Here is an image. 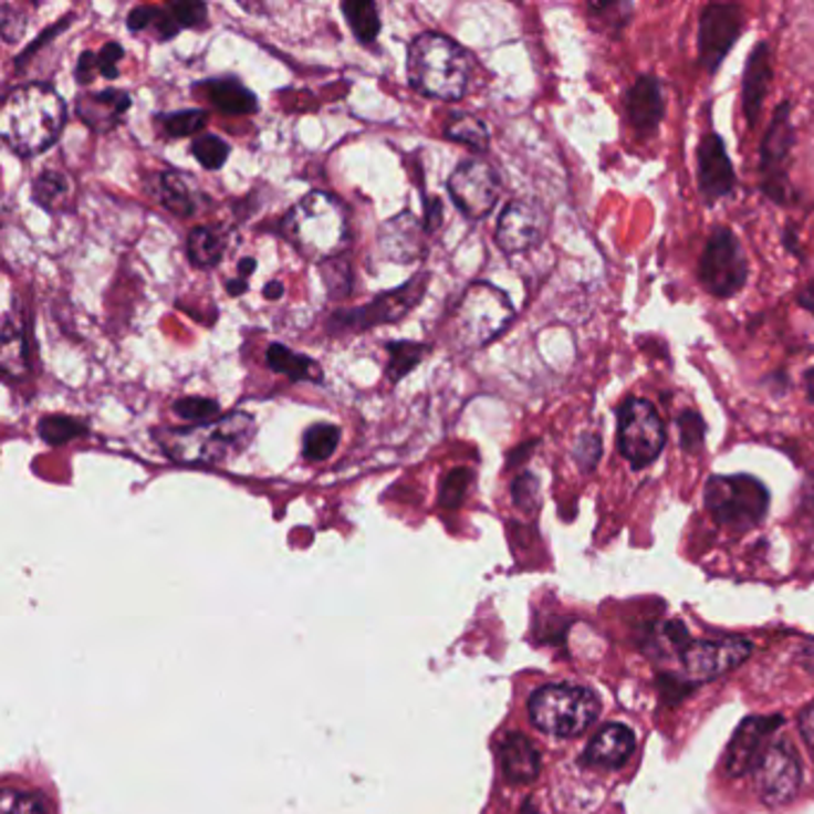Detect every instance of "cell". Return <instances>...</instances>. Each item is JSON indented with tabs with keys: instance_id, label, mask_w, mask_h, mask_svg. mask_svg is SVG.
<instances>
[{
	"instance_id": "cell-14",
	"label": "cell",
	"mask_w": 814,
	"mask_h": 814,
	"mask_svg": "<svg viewBox=\"0 0 814 814\" xmlns=\"http://www.w3.org/2000/svg\"><path fill=\"white\" fill-rule=\"evenodd\" d=\"M743 34V8L735 3H712L700 14L698 51L707 72H717L723 58Z\"/></svg>"
},
{
	"instance_id": "cell-11",
	"label": "cell",
	"mask_w": 814,
	"mask_h": 814,
	"mask_svg": "<svg viewBox=\"0 0 814 814\" xmlns=\"http://www.w3.org/2000/svg\"><path fill=\"white\" fill-rule=\"evenodd\" d=\"M791 103H781L779 111L772 119V125L766 129V137L762 142V158H760V173H762V189L769 199L776 204H789V160H791V148L795 144V132L791 127Z\"/></svg>"
},
{
	"instance_id": "cell-19",
	"label": "cell",
	"mask_w": 814,
	"mask_h": 814,
	"mask_svg": "<svg viewBox=\"0 0 814 814\" xmlns=\"http://www.w3.org/2000/svg\"><path fill=\"white\" fill-rule=\"evenodd\" d=\"M626 115L643 137H650L665 119V94H661V84L653 74H645L636 84L630 86L626 96Z\"/></svg>"
},
{
	"instance_id": "cell-31",
	"label": "cell",
	"mask_w": 814,
	"mask_h": 814,
	"mask_svg": "<svg viewBox=\"0 0 814 814\" xmlns=\"http://www.w3.org/2000/svg\"><path fill=\"white\" fill-rule=\"evenodd\" d=\"M445 137L463 146H471L476 150H488L490 146V132L486 123L469 113L451 115L445 125Z\"/></svg>"
},
{
	"instance_id": "cell-43",
	"label": "cell",
	"mask_w": 814,
	"mask_h": 814,
	"mask_svg": "<svg viewBox=\"0 0 814 814\" xmlns=\"http://www.w3.org/2000/svg\"><path fill=\"white\" fill-rule=\"evenodd\" d=\"M0 814H49L36 795L6 791L0 797Z\"/></svg>"
},
{
	"instance_id": "cell-7",
	"label": "cell",
	"mask_w": 814,
	"mask_h": 814,
	"mask_svg": "<svg viewBox=\"0 0 814 814\" xmlns=\"http://www.w3.org/2000/svg\"><path fill=\"white\" fill-rule=\"evenodd\" d=\"M705 504L719 525L748 531L769 509V490L752 476H712L705 488Z\"/></svg>"
},
{
	"instance_id": "cell-34",
	"label": "cell",
	"mask_w": 814,
	"mask_h": 814,
	"mask_svg": "<svg viewBox=\"0 0 814 814\" xmlns=\"http://www.w3.org/2000/svg\"><path fill=\"white\" fill-rule=\"evenodd\" d=\"M86 432H88V426L84 424V420L72 418V416L60 414V416H43L39 420L41 440L51 447L67 445L72 440H77V437H84Z\"/></svg>"
},
{
	"instance_id": "cell-50",
	"label": "cell",
	"mask_w": 814,
	"mask_h": 814,
	"mask_svg": "<svg viewBox=\"0 0 814 814\" xmlns=\"http://www.w3.org/2000/svg\"><path fill=\"white\" fill-rule=\"evenodd\" d=\"M98 72V53H92V51H84L80 63H77V70H74V77H77L80 84H88Z\"/></svg>"
},
{
	"instance_id": "cell-54",
	"label": "cell",
	"mask_w": 814,
	"mask_h": 814,
	"mask_svg": "<svg viewBox=\"0 0 814 814\" xmlns=\"http://www.w3.org/2000/svg\"><path fill=\"white\" fill-rule=\"evenodd\" d=\"M249 290V282L244 278H237V280H228V294L230 296H241Z\"/></svg>"
},
{
	"instance_id": "cell-51",
	"label": "cell",
	"mask_w": 814,
	"mask_h": 814,
	"mask_svg": "<svg viewBox=\"0 0 814 814\" xmlns=\"http://www.w3.org/2000/svg\"><path fill=\"white\" fill-rule=\"evenodd\" d=\"M442 225V201L440 199H426V216H424V228L426 232H435Z\"/></svg>"
},
{
	"instance_id": "cell-45",
	"label": "cell",
	"mask_w": 814,
	"mask_h": 814,
	"mask_svg": "<svg viewBox=\"0 0 814 814\" xmlns=\"http://www.w3.org/2000/svg\"><path fill=\"white\" fill-rule=\"evenodd\" d=\"M576 461L583 471H593L602 457V442L597 435H583L576 445Z\"/></svg>"
},
{
	"instance_id": "cell-46",
	"label": "cell",
	"mask_w": 814,
	"mask_h": 814,
	"mask_svg": "<svg viewBox=\"0 0 814 814\" xmlns=\"http://www.w3.org/2000/svg\"><path fill=\"white\" fill-rule=\"evenodd\" d=\"M125 58V49L119 43H105L98 53V74L103 80H115L119 74V60Z\"/></svg>"
},
{
	"instance_id": "cell-1",
	"label": "cell",
	"mask_w": 814,
	"mask_h": 814,
	"mask_svg": "<svg viewBox=\"0 0 814 814\" xmlns=\"http://www.w3.org/2000/svg\"><path fill=\"white\" fill-rule=\"evenodd\" d=\"M65 117V101L53 86L24 84L12 88L3 103L0 137L18 156H36L58 142Z\"/></svg>"
},
{
	"instance_id": "cell-6",
	"label": "cell",
	"mask_w": 814,
	"mask_h": 814,
	"mask_svg": "<svg viewBox=\"0 0 814 814\" xmlns=\"http://www.w3.org/2000/svg\"><path fill=\"white\" fill-rule=\"evenodd\" d=\"M528 712L542 733L576 738L597 719L599 700L591 688L552 683L533 692Z\"/></svg>"
},
{
	"instance_id": "cell-18",
	"label": "cell",
	"mask_w": 814,
	"mask_h": 814,
	"mask_svg": "<svg viewBox=\"0 0 814 814\" xmlns=\"http://www.w3.org/2000/svg\"><path fill=\"white\" fill-rule=\"evenodd\" d=\"M698 185L707 201L729 196L735 187L733 163L717 132H707L698 146Z\"/></svg>"
},
{
	"instance_id": "cell-4",
	"label": "cell",
	"mask_w": 814,
	"mask_h": 814,
	"mask_svg": "<svg viewBox=\"0 0 814 814\" xmlns=\"http://www.w3.org/2000/svg\"><path fill=\"white\" fill-rule=\"evenodd\" d=\"M282 234L306 255L327 261L349 244V222L344 206L325 191H311L282 220Z\"/></svg>"
},
{
	"instance_id": "cell-8",
	"label": "cell",
	"mask_w": 814,
	"mask_h": 814,
	"mask_svg": "<svg viewBox=\"0 0 814 814\" xmlns=\"http://www.w3.org/2000/svg\"><path fill=\"white\" fill-rule=\"evenodd\" d=\"M616 447L633 469H645L667 447L665 420L647 399L630 397L616 414Z\"/></svg>"
},
{
	"instance_id": "cell-48",
	"label": "cell",
	"mask_w": 814,
	"mask_h": 814,
	"mask_svg": "<svg viewBox=\"0 0 814 814\" xmlns=\"http://www.w3.org/2000/svg\"><path fill=\"white\" fill-rule=\"evenodd\" d=\"M24 27H27V20L22 18V14L14 12L12 6H3V22H0V32H3V39L8 43L20 41L22 34H24Z\"/></svg>"
},
{
	"instance_id": "cell-42",
	"label": "cell",
	"mask_w": 814,
	"mask_h": 814,
	"mask_svg": "<svg viewBox=\"0 0 814 814\" xmlns=\"http://www.w3.org/2000/svg\"><path fill=\"white\" fill-rule=\"evenodd\" d=\"M587 10H591L593 20H602V29H607L612 34H619L624 24L628 22V14L633 8L622 3H595Z\"/></svg>"
},
{
	"instance_id": "cell-32",
	"label": "cell",
	"mask_w": 814,
	"mask_h": 814,
	"mask_svg": "<svg viewBox=\"0 0 814 814\" xmlns=\"http://www.w3.org/2000/svg\"><path fill=\"white\" fill-rule=\"evenodd\" d=\"M342 12L349 20L352 32L361 43H373L380 34V14L378 6L371 0H346L342 3Z\"/></svg>"
},
{
	"instance_id": "cell-33",
	"label": "cell",
	"mask_w": 814,
	"mask_h": 814,
	"mask_svg": "<svg viewBox=\"0 0 814 814\" xmlns=\"http://www.w3.org/2000/svg\"><path fill=\"white\" fill-rule=\"evenodd\" d=\"M387 354H389L387 380L395 385L424 361V356L428 354V346L418 342H389Z\"/></svg>"
},
{
	"instance_id": "cell-24",
	"label": "cell",
	"mask_w": 814,
	"mask_h": 814,
	"mask_svg": "<svg viewBox=\"0 0 814 814\" xmlns=\"http://www.w3.org/2000/svg\"><path fill=\"white\" fill-rule=\"evenodd\" d=\"M500 762L507 781L516 783V786L535 781L542 766L538 748L521 733H509L504 738L500 745Z\"/></svg>"
},
{
	"instance_id": "cell-40",
	"label": "cell",
	"mask_w": 814,
	"mask_h": 814,
	"mask_svg": "<svg viewBox=\"0 0 814 814\" xmlns=\"http://www.w3.org/2000/svg\"><path fill=\"white\" fill-rule=\"evenodd\" d=\"M705 432H707V426L698 411L688 409L678 416V435H681V447L688 451V455H696V451L702 449Z\"/></svg>"
},
{
	"instance_id": "cell-55",
	"label": "cell",
	"mask_w": 814,
	"mask_h": 814,
	"mask_svg": "<svg viewBox=\"0 0 814 814\" xmlns=\"http://www.w3.org/2000/svg\"><path fill=\"white\" fill-rule=\"evenodd\" d=\"M263 294H265V299H280L284 294V288L280 282H270V284H265Z\"/></svg>"
},
{
	"instance_id": "cell-16",
	"label": "cell",
	"mask_w": 814,
	"mask_h": 814,
	"mask_svg": "<svg viewBox=\"0 0 814 814\" xmlns=\"http://www.w3.org/2000/svg\"><path fill=\"white\" fill-rule=\"evenodd\" d=\"M752 645L743 638H723V640H698L686 647L683 665L692 678L710 681V678L723 676L741 667L750 657Z\"/></svg>"
},
{
	"instance_id": "cell-52",
	"label": "cell",
	"mask_w": 814,
	"mask_h": 814,
	"mask_svg": "<svg viewBox=\"0 0 814 814\" xmlns=\"http://www.w3.org/2000/svg\"><path fill=\"white\" fill-rule=\"evenodd\" d=\"M801 731L805 735V741L810 745H814V702L807 707V710L801 717Z\"/></svg>"
},
{
	"instance_id": "cell-5",
	"label": "cell",
	"mask_w": 814,
	"mask_h": 814,
	"mask_svg": "<svg viewBox=\"0 0 814 814\" xmlns=\"http://www.w3.org/2000/svg\"><path fill=\"white\" fill-rule=\"evenodd\" d=\"M514 315L511 299L500 288L490 282H473L459 299L451 333L463 349H480L502 335Z\"/></svg>"
},
{
	"instance_id": "cell-49",
	"label": "cell",
	"mask_w": 814,
	"mask_h": 814,
	"mask_svg": "<svg viewBox=\"0 0 814 814\" xmlns=\"http://www.w3.org/2000/svg\"><path fill=\"white\" fill-rule=\"evenodd\" d=\"M156 14H158V8H154V6H139V8H134V10L129 12V18H127L129 32H146V29L154 27Z\"/></svg>"
},
{
	"instance_id": "cell-2",
	"label": "cell",
	"mask_w": 814,
	"mask_h": 814,
	"mask_svg": "<svg viewBox=\"0 0 814 814\" xmlns=\"http://www.w3.org/2000/svg\"><path fill=\"white\" fill-rule=\"evenodd\" d=\"M255 435V420L244 411H232L213 424L154 430L160 449L177 463L210 466L247 449Z\"/></svg>"
},
{
	"instance_id": "cell-3",
	"label": "cell",
	"mask_w": 814,
	"mask_h": 814,
	"mask_svg": "<svg viewBox=\"0 0 814 814\" xmlns=\"http://www.w3.org/2000/svg\"><path fill=\"white\" fill-rule=\"evenodd\" d=\"M406 70L416 92L440 101H459L469 88L473 60L449 36L426 32L411 41Z\"/></svg>"
},
{
	"instance_id": "cell-38",
	"label": "cell",
	"mask_w": 814,
	"mask_h": 814,
	"mask_svg": "<svg viewBox=\"0 0 814 814\" xmlns=\"http://www.w3.org/2000/svg\"><path fill=\"white\" fill-rule=\"evenodd\" d=\"M173 411L194 426H206L220 418V404L206 397H182L173 404Z\"/></svg>"
},
{
	"instance_id": "cell-12",
	"label": "cell",
	"mask_w": 814,
	"mask_h": 814,
	"mask_svg": "<svg viewBox=\"0 0 814 814\" xmlns=\"http://www.w3.org/2000/svg\"><path fill=\"white\" fill-rule=\"evenodd\" d=\"M449 196L451 201L466 218L480 220L490 216V210L500 199V175L490 163L471 158L463 160L449 177Z\"/></svg>"
},
{
	"instance_id": "cell-13",
	"label": "cell",
	"mask_w": 814,
	"mask_h": 814,
	"mask_svg": "<svg viewBox=\"0 0 814 814\" xmlns=\"http://www.w3.org/2000/svg\"><path fill=\"white\" fill-rule=\"evenodd\" d=\"M755 783L764 805L781 807L791 803L803 783V766L795 748L786 741L769 745L755 769Z\"/></svg>"
},
{
	"instance_id": "cell-56",
	"label": "cell",
	"mask_w": 814,
	"mask_h": 814,
	"mask_svg": "<svg viewBox=\"0 0 814 814\" xmlns=\"http://www.w3.org/2000/svg\"><path fill=\"white\" fill-rule=\"evenodd\" d=\"M253 270H255V261L253 259H241L239 261V275L244 278V280L253 273Z\"/></svg>"
},
{
	"instance_id": "cell-20",
	"label": "cell",
	"mask_w": 814,
	"mask_h": 814,
	"mask_svg": "<svg viewBox=\"0 0 814 814\" xmlns=\"http://www.w3.org/2000/svg\"><path fill=\"white\" fill-rule=\"evenodd\" d=\"M132 98L119 88H103L96 94H82L77 98V115L82 123L98 134L115 129L123 123V115L129 111Z\"/></svg>"
},
{
	"instance_id": "cell-39",
	"label": "cell",
	"mask_w": 814,
	"mask_h": 814,
	"mask_svg": "<svg viewBox=\"0 0 814 814\" xmlns=\"http://www.w3.org/2000/svg\"><path fill=\"white\" fill-rule=\"evenodd\" d=\"M191 154L206 170H220L230 156V146L225 139L216 137V134H199L191 142Z\"/></svg>"
},
{
	"instance_id": "cell-9",
	"label": "cell",
	"mask_w": 814,
	"mask_h": 814,
	"mask_svg": "<svg viewBox=\"0 0 814 814\" xmlns=\"http://www.w3.org/2000/svg\"><path fill=\"white\" fill-rule=\"evenodd\" d=\"M698 278L702 288L717 299H729L741 292L748 282V259L738 237L717 228L702 251Z\"/></svg>"
},
{
	"instance_id": "cell-28",
	"label": "cell",
	"mask_w": 814,
	"mask_h": 814,
	"mask_svg": "<svg viewBox=\"0 0 814 814\" xmlns=\"http://www.w3.org/2000/svg\"><path fill=\"white\" fill-rule=\"evenodd\" d=\"M32 191H34V201L43 210H49V213H70L74 206V189H72L70 177L60 170L41 173L34 179Z\"/></svg>"
},
{
	"instance_id": "cell-27",
	"label": "cell",
	"mask_w": 814,
	"mask_h": 814,
	"mask_svg": "<svg viewBox=\"0 0 814 814\" xmlns=\"http://www.w3.org/2000/svg\"><path fill=\"white\" fill-rule=\"evenodd\" d=\"M206 92L210 103L218 111L228 115H251L259 108V101L249 92V88L234 77H220L206 82Z\"/></svg>"
},
{
	"instance_id": "cell-21",
	"label": "cell",
	"mask_w": 814,
	"mask_h": 814,
	"mask_svg": "<svg viewBox=\"0 0 814 814\" xmlns=\"http://www.w3.org/2000/svg\"><path fill=\"white\" fill-rule=\"evenodd\" d=\"M636 750V735L624 723H607L587 745L583 762L599 769H619Z\"/></svg>"
},
{
	"instance_id": "cell-10",
	"label": "cell",
	"mask_w": 814,
	"mask_h": 814,
	"mask_svg": "<svg viewBox=\"0 0 814 814\" xmlns=\"http://www.w3.org/2000/svg\"><path fill=\"white\" fill-rule=\"evenodd\" d=\"M428 280H430L428 273H420L411 278L409 282H404L401 288L373 299L366 309L335 313L333 319H330V330H333V333H337V330H352V327L366 330V327H375L383 323H397L406 319V315L416 309L418 301L424 299Z\"/></svg>"
},
{
	"instance_id": "cell-53",
	"label": "cell",
	"mask_w": 814,
	"mask_h": 814,
	"mask_svg": "<svg viewBox=\"0 0 814 814\" xmlns=\"http://www.w3.org/2000/svg\"><path fill=\"white\" fill-rule=\"evenodd\" d=\"M797 301H801V304H803L807 311H812V313H814V280H810V282H807V288L801 292V296H797Z\"/></svg>"
},
{
	"instance_id": "cell-47",
	"label": "cell",
	"mask_w": 814,
	"mask_h": 814,
	"mask_svg": "<svg viewBox=\"0 0 814 814\" xmlns=\"http://www.w3.org/2000/svg\"><path fill=\"white\" fill-rule=\"evenodd\" d=\"M538 478L533 473H521L516 480H514V488H511V492H514V502L521 507V509H531L538 500Z\"/></svg>"
},
{
	"instance_id": "cell-29",
	"label": "cell",
	"mask_w": 814,
	"mask_h": 814,
	"mask_svg": "<svg viewBox=\"0 0 814 814\" xmlns=\"http://www.w3.org/2000/svg\"><path fill=\"white\" fill-rule=\"evenodd\" d=\"M160 201L163 206L170 210L173 216L177 218H191L196 213V201H194V191H191V185L189 179L177 173V170H168L163 173L160 179Z\"/></svg>"
},
{
	"instance_id": "cell-22",
	"label": "cell",
	"mask_w": 814,
	"mask_h": 814,
	"mask_svg": "<svg viewBox=\"0 0 814 814\" xmlns=\"http://www.w3.org/2000/svg\"><path fill=\"white\" fill-rule=\"evenodd\" d=\"M772 77H774V72H772V55H769V46L766 43H758L748 58L745 74H743V111H745V119L750 127L758 125L762 103L766 98Z\"/></svg>"
},
{
	"instance_id": "cell-41",
	"label": "cell",
	"mask_w": 814,
	"mask_h": 814,
	"mask_svg": "<svg viewBox=\"0 0 814 814\" xmlns=\"http://www.w3.org/2000/svg\"><path fill=\"white\" fill-rule=\"evenodd\" d=\"M473 482V471L471 469H455L445 480L440 488V504L447 509H455L463 502L466 492H469Z\"/></svg>"
},
{
	"instance_id": "cell-17",
	"label": "cell",
	"mask_w": 814,
	"mask_h": 814,
	"mask_svg": "<svg viewBox=\"0 0 814 814\" xmlns=\"http://www.w3.org/2000/svg\"><path fill=\"white\" fill-rule=\"evenodd\" d=\"M781 717H748L735 729L727 750V772L731 776H745L758 769L766 752V738L781 727Z\"/></svg>"
},
{
	"instance_id": "cell-25",
	"label": "cell",
	"mask_w": 814,
	"mask_h": 814,
	"mask_svg": "<svg viewBox=\"0 0 814 814\" xmlns=\"http://www.w3.org/2000/svg\"><path fill=\"white\" fill-rule=\"evenodd\" d=\"M265 364L270 371L288 375L292 383H321L323 371L313 358L288 349L284 344H270L265 352Z\"/></svg>"
},
{
	"instance_id": "cell-36",
	"label": "cell",
	"mask_w": 814,
	"mask_h": 814,
	"mask_svg": "<svg viewBox=\"0 0 814 814\" xmlns=\"http://www.w3.org/2000/svg\"><path fill=\"white\" fill-rule=\"evenodd\" d=\"M321 268H323L321 273H323L330 299L342 301V299H346L352 294L354 278H352V263L349 261H344L342 255H335V259L323 261Z\"/></svg>"
},
{
	"instance_id": "cell-15",
	"label": "cell",
	"mask_w": 814,
	"mask_h": 814,
	"mask_svg": "<svg viewBox=\"0 0 814 814\" xmlns=\"http://www.w3.org/2000/svg\"><path fill=\"white\" fill-rule=\"evenodd\" d=\"M550 228L547 210L533 199H516L507 204L497 220L494 239L504 253H521L538 247Z\"/></svg>"
},
{
	"instance_id": "cell-57",
	"label": "cell",
	"mask_w": 814,
	"mask_h": 814,
	"mask_svg": "<svg viewBox=\"0 0 814 814\" xmlns=\"http://www.w3.org/2000/svg\"><path fill=\"white\" fill-rule=\"evenodd\" d=\"M805 392H807V399L814 404V368L805 373Z\"/></svg>"
},
{
	"instance_id": "cell-44",
	"label": "cell",
	"mask_w": 814,
	"mask_h": 814,
	"mask_svg": "<svg viewBox=\"0 0 814 814\" xmlns=\"http://www.w3.org/2000/svg\"><path fill=\"white\" fill-rule=\"evenodd\" d=\"M168 10L179 27H201L208 18V8L204 3H170Z\"/></svg>"
},
{
	"instance_id": "cell-26",
	"label": "cell",
	"mask_w": 814,
	"mask_h": 814,
	"mask_svg": "<svg viewBox=\"0 0 814 814\" xmlns=\"http://www.w3.org/2000/svg\"><path fill=\"white\" fill-rule=\"evenodd\" d=\"M230 234L218 225H201V228L191 230L187 239V255L196 268H213L222 261L225 251H228Z\"/></svg>"
},
{
	"instance_id": "cell-23",
	"label": "cell",
	"mask_w": 814,
	"mask_h": 814,
	"mask_svg": "<svg viewBox=\"0 0 814 814\" xmlns=\"http://www.w3.org/2000/svg\"><path fill=\"white\" fill-rule=\"evenodd\" d=\"M420 222L411 213L387 220L380 228V251L385 259L397 263L416 261L420 255Z\"/></svg>"
},
{
	"instance_id": "cell-35",
	"label": "cell",
	"mask_w": 814,
	"mask_h": 814,
	"mask_svg": "<svg viewBox=\"0 0 814 814\" xmlns=\"http://www.w3.org/2000/svg\"><path fill=\"white\" fill-rule=\"evenodd\" d=\"M340 428L330 424H315L304 432V459L325 461L335 455L340 445Z\"/></svg>"
},
{
	"instance_id": "cell-30",
	"label": "cell",
	"mask_w": 814,
	"mask_h": 814,
	"mask_svg": "<svg viewBox=\"0 0 814 814\" xmlns=\"http://www.w3.org/2000/svg\"><path fill=\"white\" fill-rule=\"evenodd\" d=\"M0 364H3V373L8 378H20L29 368L24 327L22 323H14L12 315H8L3 325V354H0Z\"/></svg>"
},
{
	"instance_id": "cell-37",
	"label": "cell",
	"mask_w": 814,
	"mask_h": 814,
	"mask_svg": "<svg viewBox=\"0 0 814 814\" xmlns=\"http://www.w3.org/2000/svg\"><path fill=\"white\" fill-rule=\"evenodd\" d=\"M158 125L168 137L182 139L199 134L208 125V115L204 111H179V113H165L158 117Z\"/></svg>"
}]
</instances>
